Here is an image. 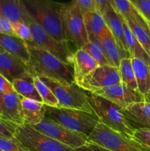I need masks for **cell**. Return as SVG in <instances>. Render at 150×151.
<instances>
[{
	"instance_id": "6da1fadb",
	"label": "cell",
	"mask_w": 150,
	"mask_h": 151,
	"mask_svg": "<svg viewBox=\"0 0 150 151\" xmlns=\"http://www.w3.org/2000/svg\"><path fill=\"white\" fill-rule=\"evenodd\" d=\"M30 58L26 64L32 76L45 77L60 81L74 83L72 66L51 53L27 42Z\"/></svg>"
},
{
	"instance_id": "7a4b0ae2",
	"label": "cell",
	"mask_w": 150,
	"mask_h": 151,
	"mask_svg": "<svg viewBox=\"0 0 150 151\" xmlns=\"http://www.w3.org/2000/svg\"><path fill=\"white\" fill-rule=\"evenodd\" d=\"M26 10L38 23L59 41H68L61 20L63 3L54 0H22Z\"/></svg>"
},
{
	"instance_id": "3957f363",
	"label": "cell",
	"mask_w": 150,
	"mask_h": 151,
	"mask_svg": "<svg viewBox=\"0 0 150 151\" xmlns=\"http://www.w3.org/2000/svg\"><path fill=\"white\" fill-rule=\"evenodd\" d=\"M40 78V77H39ZM41 78L57 98L59 108L76 109L94 113L89 102V95L75 83L57 81L51 78Z\"/></svg>"
},
{
	"instance_id": "277c9868",
	"label": "cell",
	"mask_w": 150,
	"mask_h": 151,
	"mask_svg": "<svg viewBox=\"0 0 150 151\" xmlns=\"http://www.w3.org/2000/svg\"><path fill=\"white\" fill-rule=\"evenodd\" d=\"M89 102L99 122L116 132L132 137L135 128L124 115L120 108L104 97L92 93L89 94Z\"/></svg>"
},
{
	"instance_id": "5b68a950",
	"label": "cell",
	"mask_w": 150,
	"mask_h": 151,
	"mask_svg": "<svg viewBox=\"0 0 150 151\" xmlns=\"http://www.w3.org/2000/svg\"><path fill=\"white\" fill-rule=\"evenodd\" d=\"M24 22L30 29L33 37L31 44L49 52L61 61L73 67L74 53L68 41H59L51 36L30 15L26 8L24 13Z\"/></svg>"
},
{
	"instance_id": "8992f818",
	"label": "cell",
	"mask_w": 150,
	"mask_h": 151,
	"mask_svg": "<svg viewBox=\"0 0 150 151\" xmlns=\"http://www.w3.org/2000/svg\"><path fill=\"white\" fill-rule=\"evenodd\" d=\"M88 139L92 145L109 151H150L149 147L133 137L116 132L101 122L97 124Z\"/></svg>"
},
{
	"instance_id": "52a82bcc",
	"label": "cell",
	"mask_w": 150,
	"mask_h": 151,
	"mask_svg": "<svg viewBox=\"0 0 150 151\" xmlns=\"http://www.w3.org/2000/svg\"><path fill=\"white\" fill-rule=\"evenodd\" d=\"M47 117L63 126L89 136L99 122L95 113H89L76 109L46 106Z\"/></svg>"
},
{
	"instance_id": "ba28073f",
	"label": "cell",
	"mask_w": 150,
	"mask_h": 151,
	"mask_svg": "<svg viewBox=\"0 0 150 151\" xmlns=\"http://www.w3.org/2000/svg\"><path fill=\"white\" fill-rule=\"evenodd\" d=\"M31 127L38 132L74 150H78L82 148H88L92 145L88 139V136L82 133L71 131L47 116L39 124Z\"/></svg>"
},
{
	"instance_id": "9c48e42d",
	"label": "cell",
	"mask_w": 150,
	"mask_h": 151,
	"mask_svg": "<svg viewBox=\"0 0 150 151\" xmlns=\"http://www.w3.org/2000/svg\"><path fill=\"white\" fill-rule=\"evenodd\" d=\"M61 20L68 41L77 49H81L88 41V35L84 23L83 15L76 3H63Z\"/></svg>"
},
{
	"instance_id": "30bf717a",
	"label": "cell",
	"mask_w": 150,
	"mask_h": 151,
	"mask_svg": "<svg viewBox=\"0 0 150 151\" xmlns=\"http://www.w3.org/2000/svg\"><path fill=\"white\" fill-rule=\"evenodd\" d=\"M15 138L31 151H78L38 132L29 125H19Z\"/></svg>"
},
{
	"instance_id": "8fae6325",
	"label": "cell",
	"mask_w": 150,
	"mask_h": 151,
	"mask_svg": "<svg viewBox=\"0 0 150 151\" xmlns=\"http://www.w3.org/2000/svg\"><path fill=\"white\" fill-rule=\"evenodd\" d=\"M121 81L119 69L110 65L99 66L79 84L81 88L90 93L117 84Z\"/></svg>"
},
{
	"instance_id": "7c38bea8",
	"label": "cell",
	"mask_w": 150,
	"mask_h": 151,
	"mask_svg": "<svg viewBox=\"0 0 150 151\" xmlns=\"http://www.w3.org/2000/svg\"><path fill=\"white\" fill-rule=\"evenodd\" d=\"M92 94L104 97L121 109H125L132 103L145 101L138 90L132 89L122 82L99 90Z\"/></svg>"
},
{
	"instance_id": "4fadbf2b",
	"label": "cell",
	"mask_w": 150,
	"mask_h": 151,
	"mask_svg": "<svg viewBox=\"0 0 150 151\" xmlns=\"http://www.w3.org/2000/svg\"><path fill=\"white\" fill-rule=\"evenodd\" d=\"M121 111L135 129L150 128V102L132 103Z\"/></svg>"
},
{
	"instance_id": "5bb4252c",
	"label": "cell",
	"mask_w": 150,
	"mask_h": 151,
	"mask_svg": "<svg viewBox=\"0 0 150 151\" xmlns=\"http://www.w3.org/2000/svg\"><path fill=\"white\" fill-rule=\"evenodd\" d=\"M21 116L26 125H35L42 122L46 116V106L36 100L21 96Z\"/></svg>"
},
{
	"instance_id": "9a60e30c",
	"label": "cell",
	"mask_w": 150,
	"mask_h": 151,
	"mask_svg": "<svg viewBox=\"0 0 150 151\" xmlns=\"http://www.w3.org/2000/svg\"><path fill=\"white\" fill-rule=\"evenodd\" d=\"M99 66L96 61L86 52L82 49H77L74 53L73 73L75 83L79 85L85 77Z\"/></svg>"
},
{
	"instance_id": "2e32d148",
	"label": "cell",
	"mask_w": 150,
	"mask_h": 151,
	"mask_svg": "<svg viewBox=\"0 0 150 151\" xmlns=\"http://www.w3.org/2000/svg\"><path fill=\"white\" fill-rule=\"evenodd\" d=\"M102 16L104 17L107 27L110 29V32L120 47V48L125 52L128 53L124 39L123 18L113 10L110 4L104 10V13H102Z\"/></svg>"
},
{
	"instance_id": "e0dca14e",
	"label": "cell",
	"mask_w": 150,
	"mask_h": 151,
	"mask_svg": "<svg viewBox=\"0 0 150 151\" xmlns=\"http://www.w3.org/2000/svg\"><path fill=\"white\" fill-rule=\"evenodd\" d=\"M26 72L27 66L24 62L6 52H0V73L8 81L12 83Z\"/></svg>"
},
{
	"instance_id": "ac0fdd59",
	"label": "cell",
	"mask_w": 150,
	"mask_h": 151,
	"mask_svg": "<svg viewBox=\"0 0 150 151\" xmlns=\"http://www.w3.org/2000/svg\"><path fill=\"white\" fill-rule=\"evenodd\" d=\"M0 46L9 54L15 56L22 62L27 64L30 55L27 42L13 35L0 34Z\"/></svg>"
},
{
	"instance_id": "d6986e66",
	"label": "cell",
	"mask_w": 150,
	"mask_h": 151,
	"mask_svg": "<svg viewBox=\"0 0 150 151\" xmlns=\"http://www.w3.org/2000/svg\"><path fill=\"white\" fill-rule=\"evenodd\" d=\"M138 90L144 100L150 102V66L138 58H131Z\"/></svg>"
},
{
	"instance_id": "ffe728a7",
	"label": "cell",
	"mask_w": 150,
	"mask_h": 151,
	"mask_svg": "<svg viewBox=\"0 0 150 151\" xmlns=\"http://www.w3.org/2000/svg\"><path fill=\"white\" fill-rule=\"evenodd\" d=\"M99 40L102 44L106 59L110 66L119 69L121 60L125 58H129V54L120 48L110 30L101 37Z\"/></svg>"
},
{
	"instance_id": "44dd1931",
	"label": "cell",
	"mask_w": 150,
	"mask_h": 151,
	"mask_svg": "<svg viewBox=\"0 0 150 151\" xmlns=\"http://www.w3.org/2000/svg\"><path fill=\"white\" fill-rule=\"evenodd\" d=\"M20 101L21 96L16 91L3 95L2 117L19 125L24 124L21 116Z\"/></svg>"
},
{
	"instance_id": "7402d4cb",
	"label": "cell",
	"mask_w": 150,
	"mask_h": 151,
	"mask_svg": "<svg viewBox=\"0 0 150 151\" xmlns=\"http://www.w3.org/2000/svg\"><path fill=\"white\" fill-rule=\"evenodd\" d=\"M25 9L22 0H0V16L11 24L24 22Z\"/></svg>"
},
{
	"instance_id": "603a6c76",
	"label": "cell",
	"mask_w": 150,
	"mask_h": 151,
	"mask_svg": "<svg viewBox=\"0 0 150 151\" xmlns=\"http://www.w3.org/2000/svg\"><path fill=\"white\" fill-rule=\"evenodd\" d=\"M15 91L22 97L36 100L43 103L33 82V76L26 72L22 77L14 80L12 82Z\"/></svg>"
},
{
	"instance_id": "cb8c5ba5",
	"label": "cell",
	"mask_w": 150,
	"mask_h": 151,
	"mask_svg": "<svg viewBox=\"0 0 150 151\" xmlns=\"http://www.w3.org/2000/svg\"><path fill=\"white\" fill-rule=\"evenodd\" d=\"M84 23L88 35L99 39L110 29L107 27L102 15L98 11L89 12L83 14Z\"/></svg>"
},
{
	"instance_id": "d4e9b609",
	"label": "cell",
	"mask_w": 150,
	"mask_h": 151,
	"mask_svg": "<svg viewBox=\"0 0 150 151\" xmlns=\"http://www.w3.org/2000/svg\"><path fill=\"white\" fill-rule=\"evenodd\" d=\"M124 39L129 58H138L144 60L150 66V57L144 50L138 40L129 29L126 22L124 20Z\"/></svg>"
},
{
	"instance_id": "484cf974",
	"label": "cell",
	"mask_w": 150,
	"mask_h": 151,
	"mask_svg": "<svg viewBox=\"0 0 150 151\" xmlns=\"http://www.w3.org/2000/svg\"><path fill=\"white\" fill-rule=\"evenodd\" d=\"M109 4L124 20L132 19L141 24L149 26V24L139 14L129 0H109Z\"/></svg>"
},
{
	"instance_id": "4316f807",
	"label": "cell",
	"mask_w": 150,
	"mask_h": 151,
	"mask_svg": "<svg viewBox=\"0 0 150 151\" xmlns=\"http://www.w3.org/2000/svg\"><path fill=\"white\" fill-rule=\"evenodd\" d=\"M133 35L150 57V28L132 19L124 20Z\"/></svg>"
},
{
	"instance_id": "83f0119b",
	"label": "cell",
	"mask_w": 150,
	"mask_h": 151,
	"mask_svg": "<svg viewBox=\"0 0 150 151\" xmlns=\"http://www.w3.org/2000/svg\"><path fill=\"white\" fill-rule=\"evenodd\" d=\"M81 49L93 58L99 66L109 65L104 55L102 44L99 38L88 35V41Z\"/></svg>"
},
{
	"instance_id": "f1b7e54d",
	"label": "cell",
	"mask_w": 150,
	"mask_h": 151,
	"mask_svg": "<svg viewBox=\"0 0 150 151\" xmlns=\"http://www.w3.org/2000/svg\"><path fill=\"white\" fill-rule=\"evenodd\" d=\"M119 72L120 74L121 81L122 83L126 84L127 86L132 89L138 90V86H137L131 58H125L121 60L119 66Z\"/></svg>"
},
{
	"instance_id": "f546056e",
	"label": "cell",
	"mask_w": 150,
	"mask_h": 151,
	"mask_svg": "<svg viewBox=\"0 0 150 151\" xmlns=\"http://www.w3.org/2000/svg\"><path fill=\"white\" fill-rule=\"evenodd\" d=\"M33 82L43 103L46 106L59 108V103L57 98L46 84L38 76H33Z\"/></svg>"
},
{
	"instance_id": "4dcf8cb0",
	"label": "cell",
	"mask_w": 150,
	"mask_h": 151,
	"mask_svg": "<svg viewBox=\"0 0 150 151\" xmlns=\"http://www.w3.org/2000/svg\"><path fill=\"white\" fill-rule=\"evenodd\" d=\"M11 24L15 36L21 38L26 42H33V37L27 24H26L24 22H16Z\"/></svg>"
},
{
	"instance_id": "1f68e13d",
	"label": "cell",
	"mask_w": 150,
	"mask_h": 151,
	"mask_svg": "<svg viewBox=\"0 0 150 151\" xmlns=\"http://www.w3.org/2000/svg\"><path fill=\"white\" fill-rule=\"evenodd\" d=\"M19 127L15 122L0 117V138L13 139Z\"/></svg>"
},
{
	"instance_id": "d6a6232c",
	"label": "cell",
	"mask_w": 150,
	"mask_h": 151,
	"mask_svg": "<svg viewBox=\"0 0 150 151\" xmlns=\"http://www.w3.org/2000/svg\"><path fill=\"white\" fill-rule=\"evenodd\" d=\"M0 151H31L16 138H0Z\"/></svg>"
},
{
	"instance_id": "836d02e7",
	"label": "cell",
	"mask_w": 150,
	"mask_h": 151,
	"mask_svg": "<svg viewBox=\"0 0 150 151\" xmlns=\"http://www.w3.org/2000/svg\"><path fill=\"white\" fill-rule=\"evenodd\" d=\"M139 14L150 24V0H129Z\"/></svg>"
},
{
	"instance_id": "e575fe53",
	"label": "cell",
	"mask_w": 150,
	"mask_h": 151,
	"mask_svg": "<svg viewBox=\"0 0 150 151\" xmlns=\"http://www.w3.org/2000/svg\"><path fill=\"white\" fill-rule=\"evenodd\" d=\"M132 137L150 148V128H136Z\"/></svg>"
},
{
	"instance_id": "d590c367",
	"label": "cell",
	"mask_w": 150,
	"mask_h": 151,
	"mask_svg": "<svg viewBox=\"0 0 150 151\" xmlns=\"http://www.w3.org/2000/svg\"><path fill=\"white\" fill-rule=\"evenodd\" d=\"M71 1L79 6L82 15L89 12L98 11L95 0H71Z\"/></svg>"
},
{
	"instance_id": "8d00e7d4",
	"label": "cell",
	"mask_w": 150,
	"mask_h": 151,
	"mask_svg": "<svg viewBox=\"0 0 150 151\" xmlns=\"http://www.w3.org/2000/svg\"><path fill=\"white\" fill-rule=\"evenodd\" d=\"M13 83L0 73V94L2 95L11 94L14 92Z\"/></svg>"
},
{
	"instance_id": "74e56055",
	"label": "cell",
	"mask_w": 150,
	"mask_h": 151,
	"mask_svg": "<svg viewBox=\"0 0 150 151\" xmlns=\"http://www.w3.org/2000/svg\"><path fill=\"white\" fill-rule=\"evenodd\" d=\"M0 34L15 36L11 23L1 16H0Z\"/></svg>"
},
{
	"instance_id": "f35d334b",
	"label": "cell",
	"mask_w": 150,
	"mask_h": 151,
	"mask_svg": "<svg viewBox=\"0 0 150 151\" xmlns=\"http://www.w3.org/2000/svg\"><path fill=\"white\" fill-rule=\"evenodd\" d=\"M98 11L102 15L104 10L109 4V0H95Z\"/></svg>"
},
{
	"instance_id": "ab89813d",
	"label": "cell",
	"mask_w": 150,
	"mask_h": 151,
	"mask_svg": "<svg viewBox=\"0 0 150 151\" xmlns=\"http://www.w3.org/2000/svg\"><path fill=\"white\" fill-rule=\"evenodd\" d=\"M2 101H3V95L0 94V117H2Z\"/></svg>"
},
{
	"instance_id": "60d3db41",
	"label": "cell",
	"mask_w": 150,
	"mask_h": 151,
	"mask_svg": "<svg viewBox=\"0 0 150 151\" xmlns=\"http://www.w3.org/2000/svg\"><path fill=\"white\" fill-rule=\"evenodd\" d=\"M91 147H93V148L95 149V151H109V150H105V149L104 148H101V147H98V146H96V145H91Z\"/></svg>"
},
{
	"instance_id": "b9f144b4",
	"label": "cell",
	"mask_w": 150,
	"mask_h": 151,
	"mask_svg": "<svg viewBox=\"0 0 150 151\" xmlns=\"http://www.w3.org/2000/svg\"><path fill=\"white\" fill-rule=\"evenodd\" d=\"M5 52V51H4V50H3L2 48H1V46H0V52Z\"/></svg>"
},
{
	"instance_id": "7bdbcfd3",
	"label": "cell",
	"mask_w": 150,
	"mask_h": 151,
	"mask_svg": "<svg viewBox=\"0 0 150 151\" xmlns=\"http://www.w3.org/2000/svg\"><path fill=\"white\" fill-rule=\"evenodd\" d=\"M149 24V23H148ZM149 28H150V24H149Z\"/></svg>"
}]
</instances>
